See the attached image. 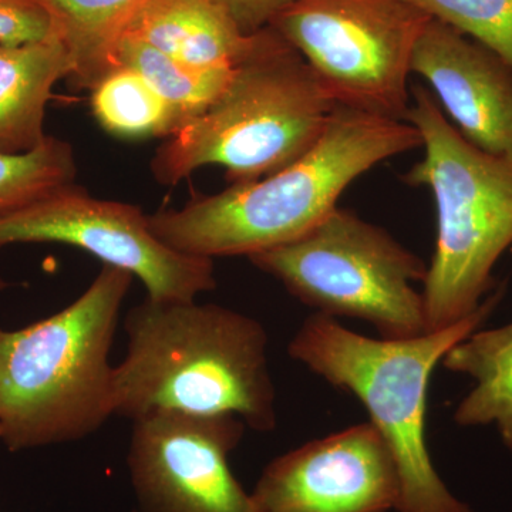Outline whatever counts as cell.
<instances>
[{
  "label": "cell",
  "mask_w": 512,
  "mask_h": 512,
  "mask_svg": "<svg viewBox=\"0 0 512 512\" xmlns=\"http://www.w3.org/2000/svg\"><path fill=\"white\" fill-rule=\"evenodd\" d=\"M251 497L255 512L396 511L399 471L369 421L276 457Z\"/></svg>",
  "instance_id": "cell-11"
},
{
  "label": "cell",
  "mask_w": 512,
  "mask_h": 512,
  "mask_svg": "<svg viewBox=\"0 0 512 512\" xmlns=\"http://www.w3.org/2000/svg\"><path fill=\"white\" fill-rule=\"evenodd\" d=\"M430 19L406 0H295L269 28L338 106L406 121L413 50Z\"/></svg>",
  "instance_id": "cell-8"
},
{
  "label": "cell",
  "mask_w": 512,
  "mask_h": 512,
  "mask_svg": "<svg viewBox=\"0 0 512 512\" xmlns=\"http://www.w3.org/2000/svg\"><path fill=\"white\" fill-rule=\"evenodd\" d=\"M244 421L154 412L133 420L127 464L143 512H255L229 466Z\"/></svg>",
  "instance_id": "cell-10"
},
{
  "label": "cell",
  "mask_w": 512,
  "mask_h": 512,
  "mask_svg": "<svg viewBox=\"0 0 512 512\" xmlns=\"http://www.w3.org/2000/svg\"><path fill=\"white\" fill-rule=\"evenodd\" d=\"M407 123L424 158L403 180L433 192L437 244L424 279L427 332L460 322L493 291V269L512 245V158L493 156L461 136L436 97L413 86Z\"/></svg>",
  "instance_id": "cell-6"
},
{
  "label": "cell",
  "mask_w": 512,
  "mask_h": 512,
  "mask_svg": "<svg viewBox=\"0 0 512 512\" xmlns=\"http://www.w3.org/2000/svg\"><path fill=\"white\" fill-rule=\"evenodd\" d=\"M127 353L114 372L116 416L154 412L229 414L256 433L278 424L268 333L244 313L195 301L133 306Z\"/></svg>",
  "instance_id": "cell-1"
},
{
  "label": "cell",
  "mask_w": 512,
  "mask_h": 512,
  "mask_svg": "<svg viewBox=\"0 0 512 512\" xmlns=\"http://www.w3.org/2000/svg\"><path fill=\"white\" fill-rule=\"evenodd\" d=\"M147 0H40L72 60L69 80L92 90L117 69L114 52L131 19Z\"/></svg>",
  "instance_id": "cell-16"
},
{
  "label": "cell",
  "mask_w": 512,
  "mask_h": 512,
  "mask_svg": "<svg viewBox=\"0 0 512 512\" xmlns=\"http://www.w3.org/2000/svg\"><path fill=\"white\" fill-rule=\"evenodd\" d=\"M114 63L143 77L174 111L181 128L210 109L227 89L235 69L190 66L127 33L117 43Z\"/></svg>",
  "instance_id": "cell-17"
},
{
  "label": "cell",
  "mask_w": 512,
  "mask_h": 512,
  "mask_svg": "<svg viewBox=\"0 0 512 512\" xmlns=\"http://www.w3.org/2000/svg\"><path fill=\"white\" fill-rule=\"evenodd\" d=\"M248 259L315 313L363 320L383 339L427 333L416 284L429 266L355 212L338 207L302 238Z\"/></svg>",
  "instance_id": "cell-7"
},
{
  "label": "cell",
  "mask_w": 512,
  "mask_h": 512,
  "mask_svg": "<svg viewBox=\"0 0 512 512\" xmlns=\"http://www.w3.org/2000/svg\"><path fill=\"white\" fill-rule=\"evenodd\" d=\"M90 92L94 117L113 136L170 138L180 131L174 111L133 70L117 67Z\"/></svg>",
  "instance_id": "cell-18"
},
{
  "label": "cell",
  "mask_w": 512,
  "mask_h": 512,
  "mask_svg": "<svg viewBox=\"0 0 512 512\" xmlns=\"http://www.w3.org/2000/svg\"><path fill=\"white\" fill-rule=\"evenodd\" d=\"M412 73L430 84L461 136L512 158V69L497 53L430 19L414 46Z\"/></svg>",
  "instance_id": "cell-12"
},
{
  "label": "cell",
  "mask_w": 512,
  "mask_h": 512,
  "mask_svg": "<svg viewBox=\"0 0 512 512\" xmlns=\"http://www.w3.org/2000/svg\"><path fill=\"white\" fill-rule=\"evenodd\" d=\"M60 39L40 0H0V45L20 46Z\"/></svg>",
  "instance_id": "cell-21"
},
{
  "label": "cell",
  "mask_w": 512,
  "mask_h": 512,
  "mask_svg": "<svg viewBox=\"0 0 512 512\" xmlns=\"http://www.w3.org/2000/svg\"><path fill=\"white\" fill-rule=\"evenodd\" d=\"M133 279L103 264L62 311L0 328V441L10 451L82 440L116 416L110 352Z\"/></svg>",
  "instance_id": "cell-3"
},
{
  "label": "cell",
  "mask_w": 512,
  "mask_h": 512,
  "mask_svg": "<svg viewBox=\"0 0 512 512\" xmlns=\"http://www.w3.org/2000/svg\"><path fill=\"white\" fill-rule=\"evenodd\" d=\"M421 147L419 130L402 120L336 106L322 137L278 173L201 195L181 210L148 215L168 247L214 261L291 244L312 231L356 178L397 154Z\"/></svg>",
  "instance_id": "cell-2"
},
{
  "label": "cell",
  "mask_w": 512,
  "mask_h": 512,
  "mask_svg": "<svg viewBox=\"0 0 512 512\" xmlns=\"http://www.w3.org/2000/svg\"><path fill=\"white\" fill-rule=\"evenodd\" d=\"M503 289L446 329L412 339H373L313 313L289 343V356L326 382L355 394L396 463L397 512H474L441 480L427 448V390L444 356L487 322Z\"/></svg>",
  "instance_id": "cell-4"
},
{
  "label": "cell",
  "mask_w": 512,
  "mask_h": 512,
  "mask_svg": "<svg viewBox=\"0 0 512 512\" xmlns=\"http://www.w3.org/2000/svg\"><path fill=\"white\" fill-rule=\"evenodd\" d=\"M76 173L72 146L56 137L28 153L0 154V220L74 184Z\"/></svg>",
  "instance_id": "cell-19"
},
{
  "label": "cell",
  "mask_w": 512,
  "mask_h": 512,
  "mask_svg": "<svg viewBox=\"0 0 512 512\" xmlns=\"http://www.w3.org/2000/svg\"><path fill=\"white\" fill-rule=\"evenodd\" d=\"M336 106L305 59L266 28L210 109L158 148L151 171L164 185L205 165L224 168L229 185L261 180L308 153Z\"/></svg>",
  "instance_id": "cell-5"
},
{
  "label": "cell",
  "mask_w": 512,
  "mask_h": 512,
  "mask_svg": "<svg viewBox=\"0 0 512 512\" xmlns=\"http://www.w3.org/2000/svg\"><path fill=\"white\" fill-rule=\"evenodd\" d=\"M497 53L512 69V0H406Z\"/></svg>",
  "instance_id": "cell-20"
},
{
  "label": "cell",
  "mask_w": 512,
  "mask_h": 512,
  "mask_svg": "<svg viewBox=\"0 0 512 512\" xmlns=\"http://www.w3.org/2000/svg\"><path fill=\"white\" fill-rule=\"evenodd\" d=\"M441 365L474 380L473 390L454 413L458 426L494 424L512 453V323L493 330H476L454 346Z\"/></svg>",
  "instance_id": "cell-15"
},
{
  "label": "cell",
  "mask_w": 512,
  "mask_h": 512,
  "mask_svg": "<svg viewBox=\"0 0 512 512\" xmlns=\"http://www.w3.org/2000/svg\"><path fill=\"white\" fill-rule=\"evenodd\" d=\"M228 13L245 35L261 32L295 0H210Z\"/></svg>",
  "instance_id": "cell-22"
},
{
  "label": "cell",
  "mask_w": 512,
  "mask_h": 512,
  "mask_svg": "<svg viewBox=\"0 0 512 512\" xmlns=\"http://www.w3.org/2000/svg\"><path fill=\"white\" fill-rule=\"evenodd\" d=\"M6 286H8V284H6L5 279H3L2 276H0V291H2V289H5Z\"/></svg>",
  "instance_id": "cell-23"
},
{
  "label": "cell",
  "mask_w": 512,
  "mask_h": 512,
  "mask_svg": "<svg viewBox=\"0 0 512 512\" xmlns=\"http://www.w3.org/2000/svg\"><path fill=\"white\" fill-rule=\"evenodd\" d=\"M72 70L60 39L0 45V154L28 153L46 140L47 103Z\"/></svg>",
  "instance_id": "cell-14"
},
{
  "label": "cell",
  "mask_w": 512,
  "mask_h": 512,
  "mask_svg": "<svg viewBox=\"0 0 512 512\" xmlns=\"http://www.w3.org/2000/svg\"><path fill=\"white\" fill-rule=\"evenodd\" d=\"M126 33L194 67L237 66L255 36L210 0H147Z\"/></svg>",
  "instance_id": "cell-13"
},
{
  "label": "cell",
  "mask_w": 512,
  "mask_h": 512,
  "mask_svg": "<svg viewBox=\"0 0 512 512\" xmlns=\"http://www.w3.org/2000/svg\"><path fill=\"white\" fill-rule=\"evenodd\" d=\"M40 242L72 245L137 276L154 301H195L217 288L212 259L165 245L136 205L97 200L74 184L0 220V248Z\"/></svg>",
  "instance_id": "cell-9"
}]
</instances>
